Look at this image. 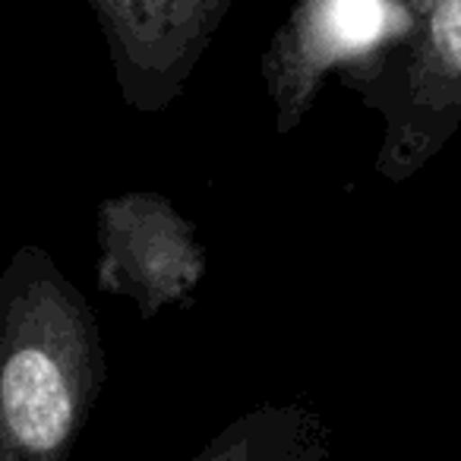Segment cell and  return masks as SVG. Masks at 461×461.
Returning <instances> with one entry per match:
<instances>
[{
	"label": "cell",
	"mask_w": 461,
	"mask_h": 461,
	"mask_svg": "<svg viewBox=\"0 0 461 461\" xmlns=\"http://www.w3.org/2000/svg\"><path fill=\"white\" fill-rule=\"evenodd\" d=\"M108 376L86 297L45 250L0 278V461H67Z\"/></svg>",
	"instance_id": "cell-1"
},
{
	"label": "cell",
	"mask_w": 461,
	"mask_h": 461,
	"mask_svg": "<svg viewBox=\"0 0 461 461\" xmlns=\"http://www.w3.org/2000/svg\"><path fill=\"white\" fill-rule=\"evenodd\" d=\"M392 29L341 83L383 121L376 174L414 177L461 127V0H392Z\"/></svg>",
	"instance_id": "cell-2"
},
{
	"label": "cell",
	"mask_w": 461,
	"mask_h": 461,
	"mask_svg": "<svg viewBox=\"0 0 461 461\" xmlns=\"http://www.w3.org/2000/svg\"><path fill=\"white\" fill-rule=\"evenodd\" d=\"M130 108L158 114L184 95L234 0H89Z\"/></svg>",
	"instance_id": "cell-3"
},
{
	"label": "cell",
	"mask_w": 461,
	"mask_h": 461,
	"mask_svg": "<svg viewBox=\"0 0 461 461\" xmlns=\"http://www.w3.org/2000/svg\"><path fill=\"white\" fill-rule=\"evenodd\" d=\"M98 285L123 294L152 320L167 303H184L205 272L196 228L158 193L104 199L98 212Z\"/></svg>",
	"instance_id": "cell-4"
},
{
	"label": "cell",
	"mask_w": 461,
	"mask_h": 461,
	"mask_svg": "<svg viewBox=\"0 0 461 461\" xmlns=\"http://www.w3.org/2000/svg\"><path fill=\"white\" fill-rule=\"evenodd\" d=\"M392 0H297L263 54L278 133L301 127L322 79L370 51L392 29Z\"/></svg>",
	"instance_id": "cell-5"
},
{
	"label": "cell",
	"mask_w": 461,
	"mask_h": 461,
	"mask_svg": "<svg viewBox=\"0 0 461 461\" xmlns=\"http://www.w3.org/2000/svg\"><path fill=\"white\" fill-rule=\"evenodd\" d=\"M332 429L303 402H269L234 417L190 461H329Z\"/></svg>",
	"instance_id": "cell-6"
}]
</instances>
